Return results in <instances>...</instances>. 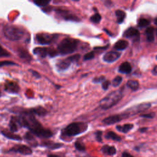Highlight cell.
Wrapping results in <instances>:
<instances>
[{
  "instance_id": "26",
  "label": "cell",
  "mask_w": 157,
  "mask_h": 157,
  "mask_svg": "<svg viewBox=\"0 0 157 157\" xmlns=\"http://www.w3.org/2000/svg\"><path fill=\"white\" fill-rule=\"evenodd\" d=\"M18 54H19L20 57L22 59H26L28 61L31 60V55L28 53V52L26 50H25L24 49H20L18 51Z\"/></svg>"
},
{
  "instance_id": "20",
  "label": "cell",
  "mask_w": 157,
  "mask_h": 157,
  "mask_svg": "<svg viewBox=\"0 0 157 157\" xmlns=\"http://www.w3.org/2000/svg\"><path fill=\"white\" fill-rule=\"evenodd\" d=\"M128 45L129 44L127 40L120 39L115 44L113 48L117 50H124L128 47Z\"/></svg>"
},
{
  "instance_id": "18",
  "label": "cell",
  "mask_w": 157,
  "mask_h": 157,
  "mask_svg": "<svg viewBox=\"0 0 157 157\" xmlns=\"http://www.w3.org/2000/svg\"><path fill=\"white\" fill-rule=\"evenodd\" d=\"M145 35H146V39L149 42H152L154 41L155 39V34L156 33L155 28L153 26H149L148 27L145 31Z\"/></svg>"
},
{
  "instance_id": "35",
  "label": "cell",
  "mask_w": 157,
  "mask_h": 157,
  "mask_svg": "<svg viewBox=\"0 0 157 157\" xmlns=\"http://www.w3.org/2000/svg\"><path fill=\"white\" fill-rule=\"evenodd\" d=\"M9 56H10V53L9 52H7L6 50H5L4 48H2L0 45V57Z\"/></svg>"
},
{
  "instance_id": "44",
  "label": "cell",
  "mask_w": 157,
  "mask_h": 157,
  "mask_svg": "<svg viewBox=\"0 0 157 157\" xmlns=\"http://www.w3.org/2000/svg\"><path fill=\"white\" fill-rule=\"evenodd\" d=\"M156 66L155 65V66H154V67H153V69H152V74L154 75H156V74H157V71H156V70H157V69H156Z\"/></svg>"
},
{
  "instance_id": "19",
  "label": "cell",
  "mask_w": 157,
  "mask_h": 157,
  "mask_svg": "<svg viewBox=\"0 0 157 157\" xmlns=\"http://www.w3.org/2000/svg\"><path fill=\"white\" fill-rule=\"evenodd\" d=\"M29 110L34 115H36L40 116V117L45 116L48 113L47 110L45 109H44V107H41V106H38V107L29 109Z\"/></svg>"
},
{
  "instance_id": "46",
  "label": "cell",
  "mask_w": 157,
  "mask_h": 157,
  "mask_svg": "<svg viewBox=\"0 0 157 157\" xmlns=\"http://www.w3.org/2000/svg\"><path fill=\"white\" fill-rule=\"evenodd\" d=\"M48 157H59V156L56 155H48Z\"/></svg>"
},
{
  "instance_id": "13",
  "label": "cell",
  "mask_w": 157,
  "mask_h": 157,
  "mask_svg": "<svg viewBox=\"0 0 157 157\" xmlns=\"http://www.w3.org/2000/svg\"><path fill=\"white\" fill-rule=\"evenodd\" d=\"M122 120L120 114H115L110 115L105 118L102 121V123L106 125H110L120 121Z\"/></svg>"
},
{
  "instance_id": "12",
  "label": "cell",
  "mask_w": 157,
  "mask_h": 157,
  "mask_svg": "<svg viewBox=\"0 0 157 157\" xmlns=\"http://www.w3.org/2000/svg\"><path fill=\"white\" fill-rule=\"evenodd\" d=\"M72 63L70 61V60L68 59V58L64 59H60L56 63V69L59 72H63L66 70H67L69 67L71 66V64Z\"/></svg>"
},
{
  "instance_id": "8",
  "label": "cell",
  "mask_w": 157,
  "mask_h": 157,
  "mask_svg": "<svg viewBox=\"0 0 157 157\" xmlns=\"http://www.w3.org/2000/svg\"><path fill=\"white\" fill-rule=\"evenodd\" d=\"M56 13L66 21H75L78 22L80 21V19L74 13L69 10L61 9H55Z\"/></svg>"
},
{
  "instance_id": "11",
  "label": "cell",
  "mask_w": 157,
  "mask_h": 157,
  "mask_svg": "<svg viewBox=\"0 0 157 157\" xmlns=\"http://www.w3.org/2000/svg\"><path fill=\"white\" fill-rule=\"evenodd\" d=\"M121 56V53L115 51H109L104 54L102 59L107 63H112L117 61Z\"/></svg>"
},
{
  "instance_id": "43",
  "label": "cell",
  "mask_w": 157,
  "mask_h": 157,
  "mask_svg": "<svg viewBox=\"0 0 157 157\" xmlns=\"http://www.w3.org/2000/svg\"><path fill=\"white\" fill-rule=\"evenodd\" d=\"M122 157H133V156L131 155H130L129 153H128L124 152L122 154Z\"/></svg>"
},
{
  "instance_id": "9",
  "label": "cell",
  "mask_w": 157,
  "mask_h": 157,
  "mask_svg": "<svg viewBox=\"0 0 157 157\" xmlns=\"http://www.w3.org/2000/svg\"><path fill=\"white\" fill-rule=\"evenodd\" d=\"M33 53L40 58H45L47 56L50 57H55L58 55L57 50L52 48L47 47H37L33 50Z\"/></svg>"
},
{
  "instance_id": "2",
  "label": "cell",
  "mask_w": 157,
  "mask_h": 157,
  "mask_svg": "<svg viewBox=\"0 0 157 157\" xmlns=\"http://www.w3.org/2000/svg\"><path fill=\"white\" fill-rule=\"evenodd\" d=\"M123 88L113 91L102 99L99 102V107L104 110L110 109L116 105L122 99L123 96Z\"/></svg>"
},
{
  "instance_id": "4",
  "label": "cell",
  "mask_w": 157,
  "mask_h": 157,
  "mask_svg": "<svg viewBox=\"0 0 157 157\" xmlns=\"http://www.w3.org/2000/svg\"><path fill=\"white\" fill-rule=\"evenodd\" d=\"M87 128V125L82 122L71 123L66 126L62 131V135L66 137H71L76 136Z\"/></svg>"
},
{
  "instance_id": "14",
  "label": "cell",
  "mask_w": 157,
  "mask_h": 157,
  "mask_svg": "<svg viewBox=\"0 0 157 157\" xmlns=\"http://www.w3.org/2000/svg\"><path fill=\"white\" fill-rule=\"evenodd\" d=\"M10 151L18 152L23 155H30L32 153L31 148L25 145H16L12 148Z\"/></svg>"
},
{
  "instance_id": "21",
  "label": "cell",
  "mask_w": 157,
  "mask_h": 157,
  "mask_svg": "<svg viewBox=\"0 0 157 157\" xmlns=\"http://www.w3.org/2000/svg\"><path fill=\"white\" fill-rule=\"evenodd\" d=\"M134 127V125L131 123H127L124 124L123 125H117L116 126V129L121 132L123 133H127L129 132L131 129H132Z\"/></svg>"
},
{
  "instance_id": "29",
  "label": "cell",
  "mask_w": 157,
  "mask_h": 157,
  "mask_svg": "<svg viewBox=\"0 0 157 157\" xmlns=\"http://www.w3.org/2000/svg\"><path fill=\"white\" fill-rule=\"evenodd\" d=\"M25 138L29 143L32 144V145H36L37 144L36 141L35 140V139L34 138L31 132H27L25 136Z\"/></svg>"
},
{
  "instance_id": "38",
  "label": "cell",
  "mask_w": 157,
  "mask_h": 157,
  "mask_svg": "<svg viewBox=\"0 0 157 157\" xmlns=\"http://www.w3.org/2000/svg\"><path fill=\"white\" fill-rule=\"evenodd\" d=\"M101 84H102V88L104 90H107L109 88V86L110 85L111 83H110V82L109 80H105L104 82H102L101 83Z\"/></svg>"
},
{
  "instance_id": "47",
  "label": "cell",
  "mask_w": 157,
  "mask_h": 157,
  "mask_svg": "<svg viewBox=\"0 0 157 157\" xmlns=\"http://www.w3.org/2000/svg\"><path fill=\"white\" fill-rule=\"evenodd\" d=\"M155 25H157V24H156V18H155Z\"/></svg>"
},
{
  "instance_id": "23",
  "label": "cell",
  "mask_w": 157,
  "mask_h": 157,
  "mask_svg": "<svg viewBox=\"0 0 157 157\" xmlns=\"http://www.w3.org/2000/svg\"><path fill=\"white\" fill-rule=\"evenodd\" d=\"M126 85L132 91H136L139 88V83L136 80H129L127 82Z\"/></svg>"
},
{
  "instance_id": "10",
  "label": "cell",
  "mask_w": 157,
  "mask_h": 157,
  "mask_svg": "<svg viewBox=\"0 0 157 157\" xmlns=\"http://www.w3.org/2000/svg\"><path fill=\"white\" fill-rule=\"evenodd\" d=\"M123 36L128 39H132L136 41L139 40L140 33L137 29L134 27H129L127 28L123 33Z\"/></svg>"
},
{
  "instance_id": "33",
  "label": "cell",
  "mask_w": 157,
  "mask_h": 157,
  "mask_svg": "<svg viewBox=\"0 0 157 157\" xmlns=\"http://www.w3.org/2000/svg\"><path fill=\"white\" fill-rule=\"evenodd\" d=\"M94 57V53L93 51H91L88 53H86L84 56H83V61H88L90 60Z\"/></svg>"
},
{
  "instance_id": "1",
  "label": "cell",
  "mask_w": 157,
  "mask_h": 157,
  "mask_svg": "<svg viewBox=\"0 0 157 157\" xmlns=\"http://www.w3.org/2000/svg\"><path fill=\"white\" fill-rule=\"evenodd\" d=\"M18 118L21 126L29 129L32 134L42 138H49L52 136V131L44 128L29 110L21 112Z\"/></svg>"
},
{
  "instance_id": "15",
  "label": "cell",
  "mask_w": 157,
  "mask_h": 157,
  "mask_svg": "<svg viewBox=\"0 0 157 157\" xmlns=\"http://www.w3.org/2000/svg\"><path fill=\"white\" fill-rule=\"evenodd\" d=\"M5 90L11 93H17L20 90V87L17 83L7 82L5 85Z\"/></svg>"
},
{
  "instance_id": "25",
  "label": "cell",
  "mask_w": 157,
  "mask_h": 157,
  "mask_svg": "<svg viewBox=\"0 0 157 157\" xmlns=\"http://www.w3.org/2000/svg\"><path fill=\"white\" fill-rule=\"evenodd\" d=\"M105 137L107 139H112L115 141H120L121 137L113 131H109L105 135Z\"/></svg>"
},
{
  "instance_id": "3",
  "label": "cell",
  "mask_w": 157,
  "mask_h": 157,
  "mask_svg": "<svg viewBox=\"0 0 157 157\" xmlns=\"http://www.w3.org/2000/svg\"><path fill=\"white\" fill-rule=\"evenodd\" d=\"M78 44V40L75 39L71 37L64 38L58 45L57 51L62 55L72 53L77 50Z\"/></svg>"
},
{
  "instance_id": "24",
  "label": "cell",
  "mask_w": 157,
  "mask_h": 157,
  "mask_svg": "<svg viewBox=\"0 0 157 157\" xmlns=\"http://www.w3.org/2000/svg\"><path fill=\"white\" fill-rule=\"evenodd\" d=\"M102 151L104 153L109 155H114L116 153V149L114 147L105 145L102 148Z\"/></svg>"
},
{
  "instance_id": "39",
  "label": "cell",
  "mask_w": 157,
  "mask_h": 157,
  "mask_svg": "<svg viewBox=\"0 0 157 157\" xmlns=\"http://www.w3.org/2000/svg\"><path fill=\"white\" fill-rule=\"evenodd\" d=\"M141 117L146 118H153L155 117V112H150L148 113H145V114H142L140 115Z\"/></svg>"
},
{
  "instance_id": "41",
  "label": "cell",
  "mask_w": 157,
  "mask_h": 157,
  "mask_svg": "<svg viewBox=\"0 0 157 157\" xmlns=\"http://www.w3.org/2000/svg\"><path fill=\"white\" fill-rule=\"evenodd\" d=\"M7 65H16V63L10 61H0V66H7Z\"/></svg>"
},
{
  "instance_id": "37",
  "label": "cell",
  "mask_w": 157,
  "mask_h": 157,
  "mask_svg": "<svg viewBox=\"0 0 157 157\" xmlns=\"http://www.w3.org/2000/svg\"><path fill=\"white\" fill-rule=\"evenodd\" d=\"M75 148L78 150H80V151H84L85 148V146L83 145V144H82V143H80V142L78 141H77L75 143Z\"/></svg>"
},
{
  "instance_id": "28",
  "label": "cell",
  "mask_w": 157,
  "mask_h": 157,
  "mask_svg": "<svg viewBox=\"0 0 157 157\" xmlns=\"http://www.w3.org/2000/svg\"><path fill=\"white\" fill-rule=\"evenodd\" d=\"M150 24V21L145 18H140L137 21V25L139 28H144L148 26Z\"/></svg>"
},
{
  "instance_id": "31",
  "label": "cell",
  "mask_w": 157,
  "mask_h": 157,
  "mask_svg": "<svg viewBox=\"0 0 157 157\" xmlns=\"http://www.w3.org/2000/svg\"><path fill=\"white\" fill-rule=\"evenodd\" d=\"M90 20L92 23H99L101 20V16L99 13H95L90 17Z\"/></svg>"
},
{
  "instance_id": "22",
  "label": "cell",
  "mask_w": 157,
  "mask_h": 157,
  "mask_svg": "<svg viewBox=\"0 0 157 157\" xmlns=\"http://www.w3.org/2000/svg\"><path fill=\"white\" fill-rule=\"evenodd\" d=\"M115 15L117 17V22L118 24H121L124 21V20L126 18V13L121 10H117L115 11Z\"/></svg>"
},
{
  "instance_id": "45",
  "label": "cell",
  "mask_w": 157,
  "mask_h": 157,
  "mask_svg": "<svg viewBox=\"0 0 157 157\" xmlns=\"http://www.w3.org/2000/svg\"><path fill=\"white\" fill-rule=\"evenodd\" d=\"M147 129H148V128H146V127H145V128H141L139 129V131L141 132H145V131H147Z\"/></svg>"
},
{
  "instance_id": "5",
  "label": "cell",
  "mask_w": 157,
  "mask_h": 157,
  "mask_svg": "<svg viewBox=\"0 0 157 157\" xmlns=\"http://www.w3.org/2000/svg\"><path fill=\"white\" fill-rule=\"evenodd\" d=\"M4 36L10 40L21 39L24 36V31L21 28L13 25H6L3 29Z\"/></svg>"
},
{
  "instance_id": "42",
  "label": "cell",
  "mask_w": 157,
  "mask_h": 157,
  "mask_svg": "<svg viewBox=\"0 0 157 157\" xmlns=\"http://www.w3.org/2000/svg\"><path fill=\"white\" fill-rule=\"evenodd\" d=\"M29 71H30V72L32 73L33 75L36 78H40V75L37 72H36V71H34V70H33V69H29Z\"/></svg>"
},
{
  "instance_id": "36",
  "label": "cell",
  "mask_w": 157,
  "mask_h": 157,
  "mask_svg": "<svg viewBox=\"0 0 157 157\" xmlns=\"http://www.w3.org/2000/svg\"><path fill=\"white\" fill-rule=\"evenodd\" d=\"M105 80V77L103 75L99 76V77H96L93 78V82L94 83H102Z\"/></svg>"
},
{
  "instance_id": "34",
  "label": "cell",
  "mask_w": 157,
  "mask_h": 157,
  "mask_svg": "<svg viewBox=\"0 0 157 157\" xmlns=\"http://www.w3.org/2000/svg\"><path fill=\"white\" fill-rule=\"evenodd\" d=\"M67 58L71 63H77L80 58V54H75V55H71V56H70Z\"/></svg>"
},
{
  "instance_id": "7",
  "label": "cell",
  "mask_w": 157,
  "mask_h": 157,
  "mask_svg": "<svg viewBox=\"0 0 157 157\" xmlns=\"http://www.w3.org/2000/svg\"><path fill=\"white\" fill-rule=\"evenodd\" d=\"M58 37L57 34L48 33H39L36 36L37 43L40 45H48L53 42Z\"/></svg>"
},
{
  "instance_id": "16",
  "label": "cell",
  "mask_w": 157,
  "mask_h": 157,
  "mask_svg": "<svg viewBox=\"0 0 157 157\" xmlns=\"http://www.w3.org/2000/svg\"><path fill=\"white\" fill-rule=\"evenodd\" d=\"M9 126H10V131L12 132H15L18 131V128L21 126L18 117H12L11 118L10 123H9Z\"/></svg>"
},
{
  "instance_id": "48",
  "label": "cell",
  "mask_w": 157,
  "mask_h": 157,
  "mask_svg": "<svg viewBox=\"0 0 157 157\" xmlns=\"http://www.w3.org/2000/svg\"><path fill=\"white\" fill-rule=\"evenodd\" d=\"M0 95H1V92H0Z\"/></svg>"
},
{
  "instance_id": "32",
  "label": "cell",
  "mask_w": 157,
  "mask_h": 157,
  "mask_svg": "<svg viewBox=\"0 0 157 157\" xmlns=\"http://www.w3.org/2000/svg\"><path fill=\"white\" fill-rule=\"evenodd\" d=\"M50 2V1L46 0H35L34 1V3L39 7H44L47 6Z\"/></svg>"
},
{
  "instance_id": "6",
  "label": "cell",
  "mask_w": 157,
  "mask_h": 157,
  "mask_svg": "<svg viewBox=\"0 0 157 157\" xmlns=\"http://www.w3.org/2000/svg\"><path fill=\"white\" fill-rule=\"evenodd\" d=\"M151 107L150 103H143L140 104L136 105H134L133 107H131L128 109H126L125 111L120 113V115L122 118V120L124 118H127L130 117L134 116L138 113L142 112L144 111L147 110Z\"/></svg>"
},
{
  "instance_id": "30",
  "label": "cell",
  "mask_w": 157,
  "mask_h": 157,
  "mask_svg": "<svg viewBox=\"0 0 157 157\" xmlns=\"http://www.w3.org/2000/svg\"><path fill=\"white\" fill-rule=\"evenodd\" d=\"M122 80H123L122 77L120 75H117L112 80V85L113 87H117L121 84V83L122 82Z\"/></svg>"
},
{
  "instance_id": "17",
  "label": "cell",
  "mask_w": 157,
  "mask_h": 157,
  "mask_svg": "<svg viewBox=\"0 0 157 157\" xmlns=\"http://www.w3.org/2000/svg\"><path fill=\"white\" fill-rule=\"evenodd\" d=\"M132 71V66L130 63L128 61H124L118 67V72L124 74H128Z\"/></svg>"
},
{
  "instance_id": "27",
  "label": "cell",
  "mask_w": 157,
  "mask_h": 157,
  "mask_svg": "<svg viewBox=\"0 0 157 157\" xmlns=\"http://www.w3.org/2000/svg\"><path fill=\"white\" fill-rule=\"evenodd\" d=\"M2 133L7 138L9 139H13V140H20L21 139V138L20 137V136L14 134L12 132H9L7 131H2Z\"/></svg>"
},
{
  "instance_id": "40",
  "label": "cell",
  "mask_w": 157,
  "mask_h": 157,
  "mask_svg": "<svg viewBox=\"0 0 157 157\" xmlns=\"http://www.w3.org/2000/svg\"><path fill=\"white\" fill-rule=\"evenodd\" d=\"M102 132L101 131H98L95 132L96 139L98 142L102 141Z\"/></svg>"
}]
</instances>
